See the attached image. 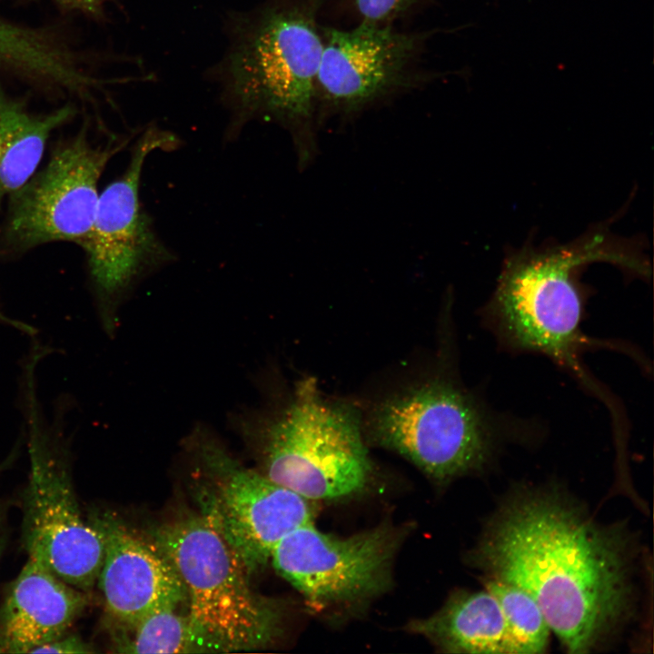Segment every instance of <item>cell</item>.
I'll return each instance as SVG.
<instances>
[{
    "mask_svg": "<svg viewBox=\"0 0 654 654\" xmlns=\"http://www.w3.org/2000/svg\"><path fill=\"white\" fill-rule=\"evenodd\" d=\"M639 546L624 522L603 523L556 486H520L484 523L469 561L483 579L529 592L562 647H609L634 620Z\"/></svg>",
    "mask_w": 654,
    "mask_h": 654,
    "instance_id": "6da1fadb",
    "label": "cell"
},
{
    "mask_svg": "<svg viewBox=\"0 0 654 654\" xmlns=\"http://www.w3.org/2000/svg\"><path fill=\"white\" fill-rule=\"evenodd\" d=\"M320 0H265L230 15L227 45L213 69L233 132L257 119L290 130L300 159L312 149L316 80L322 54Z\"/></svg>",
    "mask_w": 654,
    "mask_h": 654,
    "instance_id": "7a4b0ae2",
    "label": "cell"
},
{
    "mask_svg": "<svg viewBox=\"0 0 654 654\" xmlns=\"http://www.w3.org/2000/svg\"><path fill=\"white\" fill-rule=\"evenodd\" d=\"M230 422L263 474L312 502L357 494L371 480L361 412L328 400L312 378L286 398L234 412Z\"/></svg>",
    "mask_w": 654,
    "mask_h": 654,
    "instance_id": "3957f363",
    "label": "cell"
},
{
    "mask_svg": "<svg viewBox=\"0 0 654 654\" xmlns=\"http://www.w3.org/2000/svg\"><path fill=\"white\" fill-rule=\"evenodd\" d=\"M596 261L617 263L643 274L648 270L641 259L608 243L602 235L545 251L525 248L504 263L483 312L503 347L550 357L590 388L594 383L580 355L600 342L581 331L584 303L574 272Z\"/></svg>",
    "mask_w": 654,
    "mask_h": 654,
    "instance_id": "277c9868",
    "label": "cell"
},
{
    "mask_svg": "<svg viewBox=\"0 0 654 654\" xmlns=\"http://www.w3.org/2000/svg\"><path fill=\"white\" fill-rule=\"evenodd\" d=\"M364 435L445 483L488 471L501 447L531 436L530 424L494 412L456 380L435 376L362 414Z\"/></svg>",
    "mask_w": 654,
    "mask_h": 654,
    "instance_id": "5b68a950",
    "label": "cell"
},
{
    "mask_svg": "<svg viewBox=\"0 0 654 654\" xmlns=\"http://www.w3.org/2000/svg\"><path fill=\"white\" fill-rule=\"evenodd\" d=\"M153 541L175 568L188 616L215 652L261 649L280 635L279 604L252 590L243 565L205 516L164 525Z\"/></svg>",
    "mask_w": 654,
    "mask_h": 654,
    "instance_id": "8992f818",
    "label": "cell"
},
{
    "mask_svg": "<svg viewBox=\"0 0 654 654\" xmlns=\"http://www.w3.org/2000/svg\"><path fill=\"white\" fill-rule=\"evenodd\" d=\"M183 445L209 487L202 514L248 574L266 566L282 538L312 522V501L242 465L207 425L195 424Z\"/></svg>",
    "mask_w": 654,
    "mask_h": 654,
    "instance_id": "52a82bcc",
    "label": "cell"
},
{
    "mask_svg": "<svg viewBox=\"0 0 654 654\" xmlns=\"http://www.w3.org/2000/svg\"><path fill=\"white\" fill-rule=\"evenodd\" d=\"M177 144L173 134L149 126L134 144L124 173L99 195L91 231L81 246L109 331L115 326L120 303L134 288L174 260L143 207L140 184L148 156Z\"/></svg>",
    "mask_w": 654,
    "mask_h": 654,
    "instance_id": "ba28073f",
    "label": "cell"
},
{
    "mask_svg": "<svg viewBox=\"0 0 654 654\" xmlns=\"http://www.w3.org/2000/svg\"><path fill=\"white\" fill-rule=\"evenodd\" d=\"M401 540L392 525L340 537L318 530L312 521L282 538L270 560L312 605L357 606L388 589Z\"/></svg>",
    "mask_w": 654,
    "mask_h": 654,
    "instance_id": "9c48e42d",
    "label": "cell"
},
{
    "mask_svg": "<svg viewBox=\"0 0 654 654\" xmlns=\"http://www.w3.org/2000/svg\"><path fill=\"white\" fill-rule=\"evenodd\" d=\"M29 453L24 517L29 558L64 582L89 592L102 567L104 535L81 512L64 451L35 421L31 427Z\"/></svg>",
    "mask_w": 654,
    "mask_h": 654,
    "instance_id": "30bf717a",
    "label": "cell"
},
{
    "mask_svg": "<svg viewBox=\"0 0 654 654\" xmlns=\"http://www.w3.org/2000/svg\"><path fill=\"white\" fill-rule=\"evenodd\" d=\"M128 141L94 145L83 130L57 146L45 166L10 194L8 243L19 249L54 241L82 245L94 223L99 179Z\"/></svg>",
    "mask_w": 654,
    "mask_h": 654,
    "instance_id": "8fae6325",
    "label": "cell"
},
{
    "mask_svg": "<svg viewBox=\"0 0 654 654\" xmlns=\"http://www.w3.org/2000/svg\"><path fill=\"white\" fill-rule=\"evenodd\" d=\"M317 104L351 114L416 84L415 66L429 33L360 23L349 30L322 28Z\"/></svg>",
    "mask_w": 654,
    "mask_h": 654,
    "instance_id": "7c38bea8",
    "label": "cell"
},
{
    "mask_svg": "<svg viewBox=\"0 0 654 654\" xmlns=\"http://www.w3.org/2000/svg\"><path fill=\"white\" fill-rule=\"evenodd\" d=\"M102 531L104 555L97 582L106 611L129 630L148 615L187 600L185 587L161 550L109 513L90 519Z\"/></svg>",
    "mask_w": 654,
    "mask_h": 654,
    "instance_id": "4fadbf2b",
    "label": "cell"
},
{
    "mask_svg": "<svg viewBox=\"0 0 654 654\" xmlns=\"http://www.w3.org/2000/svg\"><path fill=\"white\" fill-rule=\"evenodd\" d=\"M87 604V592L28 558L0 609V653H34L67 633Z\"/></svg>",
    "mask_w": 654,
    "mask_h": 654,
    "instance_id": "5bb4252c",
    "label": "cell"
},
{
    "mask_svg": "<svg viewBox=\"0 0 654 654\" xmlns=\"http://www.w3.org/2000/svg\"><path fill=\"white\" fill-rule=\"evenodd\" d=\"M407 629L445 653L506 654L503 615L485 588L453 591L438 610L413 619Z\"/></svg>",
    "mask_w": 654,
    "mask_h": 654,
    "instance_id": "9a60e30c",
    "label": "cell"
},
{
    "mask_svg": "<svg viewBox=\"0 0 654 654\" xmlns=\"http://www.w3.org/2000/svg\"><path fill=\"white\" fill-rule=\"evenodd\" d=\"M74 114V108L66 104L33 114L0 84V204L35 173L50 134Z\"/></svg>",
    "mask_w": 654,
    "mask_h": 654,
    "instance_id": "2e32d148",
    "label": "cell"
},
{
    "mask_svg": "<svg viewBox=\"0 0 654 654\" xmlns=\"http://www.w3.org/2000/svg\"><path fill=\"white\" fill-rule=\"evenodd\" d=\"M481 581L500 607L505 623L506 654L543 653L550 629L535 599L510 583L483 578Z\"/></svg>",
    "mask_w": 654,
    "mask_h": 654,
    "instance_id": "e0dca14e",
    "label": "cell"
},
{
    "mask_svg": "<svg viewBox=\"0 0 654 654\" xmlns=\"http://www.w3.org/2000/svg\"><path fill=\"white\" fill-rule=\"evenodd\" d=\"M131 639L120 640V652L125 653H207L213 645L193 625L188 615L175 609L155 611L135 627Z\"/></svg>",
    "mask_w": 654,
    "mask_h": 654,
    "instance_id": "ac0fdd59",
    "label": "cell"
},
{
    "mask_svg": "<svg viewBox=\"0 0 654 654\" xmlns=\"http://www.w3.org/2000/svg\"><path fill=\"white\" fill-rule=\"evenodd\" d=\"M361 23L389 26L403 16L421 0H352Z\"/></svg>",
    "mask_w": 654,
    "mask_h": 654,
    "instance_id": "d6986e66",
    "label": "cell"
},
{
    "mask_svg": "<svg viewBox=\"0 0 654 654\" xmlns=\"http://www.w3.org/2000/svg\"><path fill=\"white\" fill-rule=\"evenodd\" d=\"M91 647L75 635L67 633L38 647L34 653H90Z\"/></svg>",
    "mask_w": 654,
    "mask_h": 654,
    "instance_id": "ffe728a7",
    "label": "cell"
},
{
    "mask_svg": "<svg viewBox=\"0 0 654 654\" xmlns=\"http://www.w3.org/2000/svg\"><path fill=\"white\" fill-rule=\"evenodd\" d=\"M69 10L80 12L94 17L103 15L107 0H51Z\"/></svg>",
    "mask_w": 654,
    "mask_h": 654,
    "instance_id": "44dd1931",
    "label": "cell"
},
{
    "mask_svg": "<svg viewBox=\"0 0 654 654\" xmlns=\"http://www.w3.org/2000/svg\"><path fill=\"white\" fill-rule=\"evenodd\" d=\"M0 321H1V322H6V323H9V324H12L13 326H15V327H16V328H19V329H21V330H23V331L30 332V331L32 330V329H31L30 327H28L27 325H25V324H23V323H21V322L13 321V320L5 317L1 312H0Z\"/></svg>",
    "mask_w": 654,
    "mask_h": 654,
    "instance_id": "7402d4cb",
    "label": "cell"
},
{
    "mask_svg": "<svg viewBox=\"0 0 654 654\" xmlns=\"http://www.w3.org/2000/svg\"><path fill=\"white\" fill-rule=\"evenodd\" d=\"M0 549H1V542H0Z\"/></svg>",
    "mask_w": 654,
    "mask_h": 654,
    "instance_id": "603a6c76",
    "label": "cell"
}]
</instances>
